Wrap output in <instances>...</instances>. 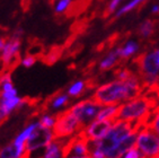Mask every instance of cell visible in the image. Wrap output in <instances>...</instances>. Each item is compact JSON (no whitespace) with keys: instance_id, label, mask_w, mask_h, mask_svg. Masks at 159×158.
Masks as SVG:
<instances>
[{"instance_id":"obj_1","label":"cell","mask_w":159,"mask_h":158,"mask_svg":"<svg viewBox=\"0 0 159 158\" xmlns=\"http://www.w3.org/2000/svg\"><path fill=\"white\" fill-rule=\"evenodd\" d=\"M146 93L138 73L125 80H113L99 86L93 94L94 100L103 106L129 102Z\"/></svg>"},{"instance_id":"obj_2","label":"cell","mask_w":159,"mask_h":158,"mask_svg":"<svg viewBox=\"0 0 159 158\" xmlns=\"http://www.w3.org/2000/svg\"><path fill=\"white\" fill-rule=\"evenodd\" d=\"M158 97L155 94L146 93L139 97L120 104L119 111L115 115L116 120L130 122H139L142 125H146L149 118H151L153 109L158 106Z\"/></svg>"},{"instance_id":"obj_3","label":"cell","mask_w":159,"mask_h":158,"mask_svg":"<svg viewBox=\"0 0 159 158\" xmlns=\"http://www.w3.org/2000/svg\"><path fill=\"white\" fill-rule=\"evenodd\" d=\"M131 62L137 68L146 93L151 91L159 82V49L141 52Z\"/></svg>"},{"instance_id":"obj_4","label":"cell","mask_w":159,"mask_h":158,"mask_svg":"<svg viewBox=\"0 0 159 158\" xmlns=\"http://www.w3.org/2000/svg\"><path fill=\"white\" fill-rule=\"evenodd\" d=\"M25 100L18 95L11 80L10 72L0 76V122L6 120L12 112L23 107Z\"/></svg>"},{"instance_id":"obj_5","label":"cell","mask_w":159,"mask_h":158,"mask_svg":"<svg viewBox=\"0 0 159 158\" xmlns=\"http://www.w3.org/2000/svg\"><path fill=\"white\" fill-rule=\"evenodd\" d=\"M83 125L79 120L69 111V109L57 115V123L53 129L55 138L59 139H69L74 137L75 134H78L83 130Z\"/></svg>"},{"instance_id":"obj_6","label":"cell","mask_w":159,"mask_h":158,"mask_svg":"<svg viewBox=\"0 0 159 158\" xmlns=\"http://www.w3.org/2000/svg\"><path fill=\"white\" fill-rule=\"evenodd\" d=\"M135 147L143 158H156L159 156V136L151 128L143 125L139 131Z\"/></svg>"},{"instance_id":"obj_7","label":"cell","mask_w":159,"mask_h":158,"mask_svg":"<svg viewBox=\"0 0 159 158\" xmlns=\"http://www.w3.org/2000/svg\"><path fill=\"white\" fill-rule=\"evenodd\" d=\"M102 109L103 105L97 103L94 98H87L74 104L69 107V111L79 120L83 128H85L97 118L98 113L101 112Z\"/></svg>"},{"instance_id":"obj_8","label":"cell","mask_w":159,"mask_h":158,"mask_svg":"<svg viewBox=\"0 0 159 158\" xmlns=\"http://www.w3.org/2000/svg\"><path fill=\"white\" fill-rule=\"evenodd\" d=\"M54 139V131L52 129L44 128L39 123L37 128L33 131V133L31 134V137L28 138L27 142H26V151H27L28 156L33 152L44 150L45 147L50 142H52Z\"/></svg>"},{"instance_id":"obj_9","label":"cell","mask_w":159,"mask_h":158,"mask_svg":"<svg viewBox=\"0 0 159 158\" xmlns=\"http://www.w3.org/2000/svg\"><path fill=\"white\" fill-rule=\"evenodd\" d=\"M24 34L23 28L18 27L11 36L7 40L3 49L0 51V60L5 66H9L18 57L21 46V36Z\"/></svg>"},{"instance_id":"obj_10","label":"cell","mask_w":159,"mask_h":158,"mask_svg":"<svg viewBox=\"0 0 159 158\" xmlns=\"http://www.w3.org/2000/svg\"><path fill=\"white\" fill-rule=\"evenodd\" d=\"M114 122H115L114 120H95L90 124L85 127L79 133L88 141L99 140L110 132Z\"/></svg>"},{"instance_id":"obj_11","label":"cell","mask_w":159,"mask_h":158,"mask_svg":"<svg viewBox=\"0 0 159 158\" xmlns=\"http://www.w3.org/2000/svg\"><path fill=\"white\" fill-rule=\"evenodd\" d=\"M122 44H119L107 52V54L99 61L98 69L101 71H107V70L114 69L120 66H124L125 62L122 59Z\"/></svg>"},{"instance_id":"obj_12","label":"cell","mask_w":159,"mask_h":158,"mask_svg":"<svg viewBox=\"0 0 159 158\" xmlns=\"http://www.w3.org/2000/svg\"><path fill=\"white\" fill-rule=\"evenodd\" d=\"M68 139L55 138L43 150L42 158H64V147Z\"/></svg>"},{"instance_id":"obj_13","label":"cell","mask_w":159,"mask_h":158,"mask_svg":"<svg viewBox=\"0 0 159 158\" xmlns=\"http://www.w3.org/2000/svg\"><path fill=\"white\" fill-rule=\"evenodd\" d=\"M70 102V96L67 93H58L55 94L48 103V107L46 109L51 111V112H58V111H62L67 107V105Z\"/></svg>"},{"instance_id":"obj_14","label":"cell","mask_w":159,"mask_h":158,"mask_svg":"<svg viewBox=\"0 0 159 158\" xmlns=\"http://www.w3.org/2000/svg\"><path fill=\"white\" fill-rule=\"evenodd\" d=\"M157 21L156 19H144L143 21H141L138 27V36L140 37L142 41H147L150 37L152 36L155 30H156L157 26Z\"/></svg>"},{"instance_id":"obj_15","label":"cell","mask_w":159,"mask_h":158,"mask_svg":"<svg viewBox=\"0 0 159 158\" xmlns=\"http://www.w3.org/2000/svg\"><path fill=\"white\" fill-rule=\"evenodd\" d=\"M89 88L88 81L79 79L71 84L67 89V94L70 96V98H78L85 94V91Z\"/></svg>"},{"instance_id":"obj_16","label":"cell","mask_w":159,"mask_h":158,"mask_svg":"<svg viewBox=\"0 0 159 158\" xmlns=\"http://www.w3.org/2000/svg\"><path fill=\"white\" fill-rule=\"evenodd\" d=\"M147 1H149V0H131L130 2L124 5L121 9L117 10V12L115 14V16H114V18L111 19V23H112L113 21H115V19L120 18L121 16H123L124 14H126V12H131V10L135 9V8H138V7H142Z\"/></svg>"},{"instance_id":"obj_17","label":"cell","mask_w":159,"mask_h":158,"mask_svg":"<svg viewBox=\"0 0 159 158\" xmlns=\"http://www.w3.org/2000/svg\"><path fill=\"white\" fill-rule=\"evenodd\" d=\"M120 104H114V105H106L103 106L101 112L98 113L96 120H114L115 121V115L119 111Z\"/></svg>"},{"instance_id":"obj_18","label":"cell","mask_w":159,"mask_h":158,"mask_svg":"<svg viewBox=\"0 0 159 158\" xmlns=\"http://www.w3.org/2000/svg\"><path fill=\"white\" fill-rule=\"evenodd\" d=\"M139 49H140V45L139 43H137L135 41H129L126 42L124 45L122 46V59L124 62L131 58L132 55H134L138 53Z\"/></svg>"},{"instance_id":"obj_19","label":"cell","mask_w":159,"mask_h":158,"mask_svg":"<svg viewBox=\"0 0 159 158\" xmlns=\"http://www.w3.org/2000/svg\"><path fill=\"white\" fill-rule=\"evenodd\" d=\"M39 123H40L42 127L46 129H54L55 123H57V116L51 114V113H44L39 118Z\"/></svg>"},{"instance_id":"obj_20","label":"cell","mask_w":159,"mask_h":158,"mask_svg":"<svg viewBox=\"0 0 159 158\" xmlns=\"http://www.w3.org/2000/svg\"><path fill=\"white\" fill-rule=\"evenodd\" d=\"M72 3H74V0H57L54 2L53 9L57 15H62L70 9Z\"/></svg>"},{"instance_id":"obj_21","label":"cell","mask_w":159,"mask_h":158,"mask_svg":"<svg viewBox=\"0 0 159 158\" xmlns=\"http://www.w3.org/2000/svg\"><path fill=\"white\" fill-rule=\"evenodd\" d=\"M147 127L152 129L159 136V105L153 109L151 118H149V121L147 122Z\"/></svg>"},{"instance_id":"obj_22","label":"cell","mask_w":159,"mask_h":158,"mask_svg":"<svg viewBox=\"0 0 159 158\" xmlns=\"http://www.w3.org/2000/svg\"><path fill=\"white\" fill-rule=\"evenodd\" d=\"M122 1L123 0H111L110 3H108V6H107V8L104 12V18H108L110 16H112V14L117 9L119 5L122 2Z\"/></svg>"},{"instance_id":"obj_23","label":"cell","mask_w":159,"mask_h":158,"mask_svg":"<svg viewBox=\"0 0 159 158\" xmlns=\"http://www.w3.org/2000/svg\"><path fill=\"white\" fill-rule=\"evenodd\" d=\"M36 63V57H34V55L31 54H27L25 55L24 58L20 60V64L23 66L24 68H32L34 64Z\"/></svg>"},{"instance_id":"obj_24","label":"cell","mask_w":159,"mask_h":158,"mask_svg":"<svg viewBox=\"0 0 159 158\" xmlns=\"http://www.w3.org/2000/svg\"><path fill=\"white\" fill-rule=\"evenodd\" d=\"M123 158H143L142 155H141V152L139 151V149L137 147H133L132 149H130L128 152L124 154Z\"/></svg>"},{"instance_id":"obj_25","label":"cell","mask_w":159,"mask_h":158,"mask_svg":"<svg viewBox=\"0 0 159 158\" xmlns=\"http://www.w3.org/2000/svg\"><path fill=\"white\" fill-rule=\"evenodd\" d=\"M42 52V49H41V46H39V45H34V46H32L31 49L28 50V54H31V55H34L35 57V54H39V53H41Z\"/></svg>"},{"instance_id":"obj_26","label":"cell","mask_w":159,"mask_h":158,"mask_svg":"<svg viewBox=\"0 0 159 158\" xmlns=\"http://www.w3.org/2000/svg\"><path fill=\"white\" fill-rule=\"evenodd\" d=\"M66 158H92L90 156H68Z\"/></svg>"},{"instance_id":"obj_27","label":"cell","mask_w":159,"mask_h":158,"mask_svg":"<svg viewBox=\"0 0 159 158\" xmlns=\"http://www.w3.org/2000/svg\"><path fill=\"white\" fill-rule=\"evenodd\" d=\"M5 43H6V41H5L2 37H0V51L3 49V45H5Z\"/></svg>"},{"instance_id":"obj_28","label":"cell","mask_w":159,"mask_h":158,"mask_svg":"<svg viewBox=\"0 0 159 158\" xmlns=\"http://www.w3.org/2000/svg\"><path fill=\"white\" fill-rule=\"evenodd\" d=\"M151 12H152V14H157V12H159V6H153L152 9H151Z\"/></svg>"},{"instance_id":"obj_29","label":"cell","mask_w":159,"mask_h":158,"mask_svg":"<svg viewBox=\"0 0 159 158\" xmlns=\"http://www.w3.org/2000/svg\"><path fill=\"white\" fill-rule=\"evenodd\" d=\"M158 89H159V82H158V85H157L156 87H155V88H153L151 91H149V93H150V94H153V93H155L156 91H158Z\"/></svg>"},{"instance_id":"obj_30","label":"cell","mask_w":159,"mask_h":158,"mask_svg":"<svg viewBox=\"0 0 159 158\" xmlns=\"http://www.w3.org/2000/svg\"><path fill=\"white\" fill-rule=\"evenodd\" d=\"M153 94L156 95L157 97H158V100H159V89H158V91H155V93H153Z\"/></svg>"},{"instance_id":"obj_31","label":"cell","mask_w":159,"mask_h":158,"mask_svg":"<svg viewBox=\"0 0 159 158\" xmlns=\"http://www.w3.org/2000/svg\"><path fill=\"white\" fill-rule=\"evenodd\" d=\"M156 158H159V156H157V157H156Z\"/></svg>"}]
</instances>
